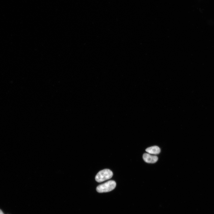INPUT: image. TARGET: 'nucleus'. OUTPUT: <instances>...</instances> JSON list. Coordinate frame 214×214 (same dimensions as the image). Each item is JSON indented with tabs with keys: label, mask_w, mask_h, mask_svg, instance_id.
<instances>
[{
	"label": "nucleus",
	"mask_w": 214,
	"mask_h": 214,
	"mask_svg": "<svg viewBox=\"0 0 214 214\" xmlns=\"http://www.w3.org/2000/svg\"><path fill=\"white\" fill-rule=\"evenodd\" d=\"M0 214H4L2 211L0 209Z\"/></svg>",
	"instance_id": "obj_5"
},
{
	"label": "nucleus",
	"mask_w": 214,
	"mask_h": 214,
	"mask_svg": "<svg viewBox=\"0 0 214 214\" xmlns=\"http://www.w3.org/2000/svg\"><path fill=\"white\" fill-rule=\"evenodd\" d=\"M146 151L150 154L157 155L160 153L161 150L159 147L155 146L147 148Z\"/></svg>",
	"instance_id": "obj_4"
},
{
	"label": "nucleus",
	"mask_w": 214,
	"mask_h": 214,
	"mask_svg": "<svg viewBox=\"0 0 214 214\" xmlns=\"http://www.w3.org/2000/svg\"><path fill=\"white\" fill-rule=\"evenodd\" d=\"M143 158L146 163L153 164L158 161V157L155 155H153L145 153L143 155Z\"/></svg>",
	"instance_id": "obj_3"
},
{
	"label": "nucleus",
	"mask_w": 214,
	"mask_h": 214,
	"mask_svg": "<svg viewBox=\"0 0 214 214\" xmlns=\"http://www.w3.org/2000/svg\"><path fill=\"white\" fill-rule=\"evenodd\" d=\"M113 175L111 170L106 169L99 171L95 177V180L97 182L101 183L111 178Z\"/></svg>",
	"instance_id": "obj_2"
},
{
	"label": "nucleus",
	"mask_w": 214,
	"mask_h": 214,
	"mask_svg": "<svg viewBox=\"0 0 214 214\" xmlns=\"http://www.w3.org/2000/svg\"><path fill=\"white\" fill-rule=\"evenodd\" d=\"M116 184L115 181H109L100 185L96 188L97 192L100 193L110 192L115 189Z\"/></svg>",
	"instance_id": "obj_1"
}]
</instances>
